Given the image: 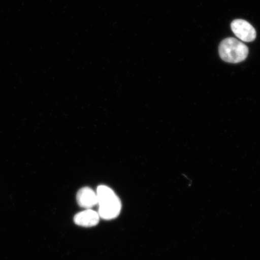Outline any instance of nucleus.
Masks as SVG:
<instances>
[{
  "label": "nucleus",
  "mask_w": 260,
  "mask_h": 260,
  "mask_svg": "<svg viewBox=\"0 0 260 260\" xmlns=\"http://www.w3.org/2000/svg\"><path fill=\"white\" fill-rule=\"evenodd\" d=\"M231 27L236 37L244 42H252L256 38V31L253 26L243 19H236Z\"/></svg>",
  "instance_id": "obj_3"
},
{
  "label": "nucleus",
  "mask_w": 260,
  "mask_h": 260,
  "mask_svg": "<svg viewBox=\"0 0 260 260\" xmlns=\"http://www.w3.org/2000/svg\"><path fill=\"white\" fill-rule=\"evenodd\" d=\"M98 204L99 205L100 217L105 220H112L119 215L121 211V202L111 188L106 186H100L96 190Z\"/></svg>",
  "instance_id": "obj_1"
},
{
  "label": "nucleus",
  "mask_w": 260,
  "mask_h": 260,
  "mask_svg": "<svg viewBox=\"0 0 260 260\" xmlns=\"http://www.w3.org/2000/svg\"><path fill=\"white\" fill-rule=\"evenodd\" d=\"M219 55L223 61L228 63L241 62L248 57V47L235 38L225 39L221 42L219 48Z\"/></svg>",
  "instance_id": "obj_2"
},
{
  "label": "nucleus",
  "mask_w": 260,
  "mask_h": 260,
  "mask_svg": "<svg viewBox=\"0 0 260 260\" xmlns=\"http://www.w3.org/2000/svg\"><path fill=\"white\" fill-rule=\"evenodd\" d=\"M77 201L81 207L90 209L98 204L96 193L89 187L81 188L77 192Z\"/></svg>",
  "instance_id": "obj_4"
},
{
  "label": "nucleus",
  "mask_w": 260,
  "mask_h": 260,
  "mask_svg": "<svg viewBox=\"0 0 260 260\" xmlns=\"http://www.w3.org/2000/svg\"><path fill=\"white\" fill-rule=\"evenodd\" d=\"M75 223L84 227L94 226L99 223L100 216L96 211L87 209L77 213L74 217Z\"/></svg>",
  "instance_id": "obj_5"
}]
</instances>
